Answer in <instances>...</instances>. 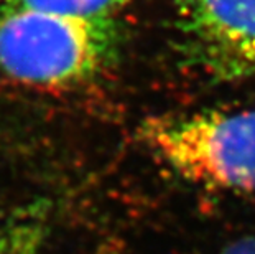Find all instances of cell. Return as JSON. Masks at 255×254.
I'll use <instances>...</instances> for the list:
<instances>
[{
    "mask_svg": "<svg viewBox=\"0 0 255 254\" xmlns=\"http://www.w3.org/2000/svg\"><path fill=\"white\" fill-rule=\"evenodd\" d=\"M221 254H255V240H241L229 245Z\"/></svg>",
    "mask_w": 255,
    "mask_h": 254,
    "instance_id": "5",
    "label": "cell"
},
{
    "mask_svg": "<svg viewBox=\"0 0 255 254\" xmlns=\"http://www.w3.org/2000/svg\"><path fill=\"white\" fill-rule=\"evenodd\" d=\"M138 137L178 177L255 195V106L148 117Z\"/></svg>",
    "mask_w": 255,
    "mask_h": 254,
    "instance_id": "2",
    "label": "cell"
},
{
    "mask_svg": "<svg viewBox=\"0 0 255 254\" xmlns=\"http://www.w3.org/2000/svg\"><path fill=\"white\" fill-rule=\"evenodd\" d=\"M189 59L219 81L255 78V0H173Z\"/></svg>",
    "mask_w": 255,
    "mask_h": 254,
    "instance_id": "3",
    "label": "cell"
},
{
    "mask_svg": "<svg viewBox=\"0 0 255 254\" xmlns=\"http://www.w3.org/2000/svg\"><path fill=\"white\" fill-rule=\"evenodd\" d=\"M114 18H76L0 8V78L43 91H69L99 79L119 56Z\"/></svg>",
    "mask_w": 255,
    "mask_h": 254,
    "instance_id": "1",
    "label": "cell"
},
{
    "mask_svg": "<svg viewBox=\"0 0 255 254\" xmlns=\"http://www.w3.org/2000/svg\"><path fill=\"white\" fill-rule=\"evenodd\" d=\"M130 0H0V8H25L76 18H112Z\"/></svg>",
    "mask_w": 255,
    "mask_h": 254,
    "instance_id": "4",
    "label": "cell"
}]
</instances>
